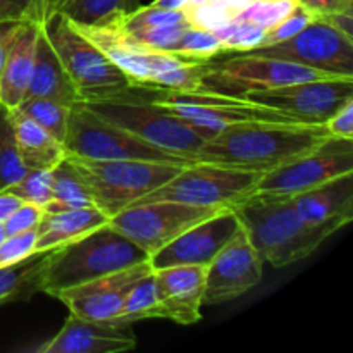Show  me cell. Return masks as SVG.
Returning a JSON list of instances; mask_svg holds the SVG:
<instances>
[{
    "label": "cell",
    "instance_id": "1",
    "mask_svg": "<svg viewBox=\"0 0 353 353\" xmlns=\"http://www.w3.org/2000/svg\"><path fill=\"white\" fill-rule=\"evenodd\" d=\"M333 138L326 124L250 121L224 128L200 148L196 161L268 172Z\"/></svg>",
    "mask_w": 353,
    "mask_h": 353
},
{
    "label": "cell",
    "instance_id": "2",
    "mask_svg": "<svg viewBox=\"0 0 353 353\" xmlns=\"http://www.w3.org/2000/svg\"><path fill=\"white\" fill-rule=\"evenodd\" d=\"M233 210L262 261L278 269L309 257L334 233L303 219L285 196L254 195Z\"/></svg>",
    "mask_w": 353,
    "mask_h": 353
},
{
    "label": "cell",
    "instance_id": "3",
    "mask_svg": "<svg viewBox=\"0 0 353 353\" xmlns=\"http://www.w3.org/2000/svg\"><path fill=\"white\" fill-rule=\"evenodd\" d=\"M145 261H148L147 252L107 223L52 252L41 292L54 296L62 290L85 285Z\"/></svg>",
    "mask_w": 353,
    "mask_h": 353
},
{
    "label": "cell",
    "instance_id": "4",
    "mask_svg": "<svg viewBox=\"0 0 353 353\" xmlns=\"http://www.w3.org/2000/svg\"><path fill=\"white\" fill-rule=\"evenodd\" d=\"M78 28L126 74L131 86L172 92L200 90L202 62L143 47L124 37L112 23Z\"/></svg>",
    "mask_w": 353,
    "mask_h": 353
},
{
    "label": "cell",
    "instance_id": "5",
    "mask_svg": "<svg viewBox=\"0 0 353 353\" xmlns=\"http://www.w3.org/2000/svg\"><path fill=\"white\" fill-rule=\"evenodd\" d=\"M43 31L81 102L117 99L131 86L126 74L61 10L45 21Z\"/></svg>",
    "mask_w": 353,
    "mask_h": 353
},
{
    "label": "cell",
    "instance_id": "6",
    "mask_svg": "<svg viewBox=\"0 0 353 353\" xmlns=\"http://www.w3.org/2000/svg\"><path fill=\"white\" fill-rule=\"evenodd\" d=\"M65 157L71 161L88 186L93 205L109 216V219L174 178L183 168L181 164H171V162L138 161V159L92 161L74 155H65Z\"/></svg>",
    "mask_w": 353,
    "mask_h": 353
},
{
    "label": "cell",
    "instance_id": "7",
    "mask_svg": "<svg viewBox=\"0 0 353 353\" xmlns=\"http://www.w3.org/2000/svg\"><path fill=\"white\" fill-rule=\"evenodd\" d=\"M83 103L103 119L124 128L159 150L186 162H195L200 148L209 140L205 133L193 128L192 124L165 112L164 109L147 100L121 97Z\"/></svg>",
    "mask_w": 353,
    "mask_h": 353
},
{
    "label": "cell",
    "instance_id": "8",
    "mask_svg": "<svg viewBox=\"0 0 353 353\" xmlns=\"http://www.w3.org/2000/svg\"><path fill=\"white\" fill-rule=\"evenodd\" d=\"M264 172L195 161L137 203L171 200L188 205L234 209L255 195ZM134 205V203H133Z\"/></svg>",
    "mask_w": 353,
    "mask_h": 353
},
{
    "label": "cell",
    "instance_id": "9",
    "mask_svg": "<svg viewBox=\"0 0 353 353\" xmlns=\"http://www.w3.org/2000/svg\"><path fill=\"white\" fill-rule=\"evenodd\" d=\"M323 78H343V76L326 74L295 62L268 57L254 52H241L221 62H214V59H210L200 65L202 92L233 97H247L250 93Z\"/></svg>",
    "mask_w": 353,
    "mask_h": 353
},
{
    "label": "cell",
    "instance_id": "10",
    "mask_svg": "<svg viewBox=\"0 0 353 353\" xmlns=\"http://www.w3.org/2000/svg\"><path fill=\"white\" fill-rule=\"evenodd\" d=\"M65 155H74L92 161H138L192 164L183 159L159 150L154 145L140 140L124 128L103 119L90 110L83 102L74 103L69 114L68 133L64 138Z\"/></svg>",
    "mask_w": 353,
    "mask_h": 353
},
{
    "label": "cell",
    "instance_id": "11",
    "mask_svg": "<svg viewBox=\"0 0 353 353\" xmlns=\"http://www.w3.org/2000/svg\"><path fill=\"white\" fill-rule=\"evenodd\" d=\"M224 209L188 205V203L157 200V202L134 203L110 217L109 224L121 234L130 238L148 259L174 238L192 226L212 217Z\"/></svg>",
    "mask_w": 353,
    "mask_h": 353
},
{
    "label": "cell",
    "instance_id": "12",
    "mask_svg": "<svg viewBox=\"0 0 353 353\" xmlns=\"http://www.w3.org/2000/svg\"><path fill=\"white\" fill-rule=\"evenodd\" d=\"M347 172H353V140L330 138L316 150L264 172L255 195L290 199Z\"/></svg>",
    "mask_w": 353,
    "mask_h": 353
},
{
    "label": "cell",
    "instance_id": "13",
    "mask_svg": "<svg viewBox=\"0 0 353 353\" xmlns=\"http://www.w3.org/2000/svg\"><path fill=\"white\" fill-rule=\"evenodd\" d=\"M250 52L295 62L326 74L353 78V40L321 17L288 40Z\"/></svg>",
    "mask_w": 353,
    "mask_h": 353
},
{
    "label": "cell",
    "instance_id": "14",
    "mask_svg": "<svg viewBox=\"0 0 353 353\" xmlns=\"http://www.w3.org/2000/svg\"><path fill=\"white\" fill-rule=\"evenodd\" d=\"M245 99L271 107L303 124L326 121L353 99V78H323L250 93Z\"/></svg>",
    "mask_w": 353,
    "mask_h": 353
},
{
    "label": "cell",
    "instance_id": "15",
    "mask_svg": "<svg viewBox=\"0 0 353 353\" xmlns=\"http://www.w3.org/2000/svg\"><path fill=\"white\" fill-rule=\"evenodd\" d=\"M262 265L264 261L250 243L243 228H240L233 240L207 265L203 303L216 305L250 292L261 283Z\"/></svg>",
    "mask_w": 353,
    "mask_h": 353
},
{
    "label": "cell",
    "instance_id": "16",
    "mask_svg": "<svg viewBox=\"0 0 353 353\" xmlns=\"http://www.w3.org/2000/svg\"><path fill=\"white\" fill-rule=\"evenodd\" d=\"M150 271L152 264L148 259L141 264L102 276V278L85 283V285L62 290V292L55 293L54 299L61 300L72 316L110 324L123 312L124 300L134 283Z\"/></svg>",
    "mask_w": 353,
    "mask_h": 353
},
{
    "label": "cell",
    "instance_id": "17",
    "mask_svg": "<svg viewBox=\"0 0 353 353\" xmlns=\"http://www.w3.org/2000/svg\"><path fill=\"white\" fill-rule=\"evenodd\" d=\"M241 228L233 209H224L186 230L150 257L152 269L169 265H209Z\"/></svg>",
    "mask_w": 353,
    "mask_h": 353
},
{
    "label": "cell",
    "instance_id": "18",
    "mask_svg": "<svg viewBox=\"0 0 353 353\" xmlns=\"http://www.w3.org/2000/svg\"><path fill=\"white\" fill-rule=\"evenodd\" d=\"M205 265H169L154 269L159 317L190 326L202 319Z\"/></svg>",
    "mask_w": 353,
    "mask_h": 353
},
{
    "label": "cell",
    "instance_id": "19",
    "mask_svg": "<svg viewBox=\"0 0 353 353\" xmlns=\"http://www.w3.org/2000/svg\"><path fill=\"white\" fill-rule=\"evenodd\" d=\"M137 338L130 326H112L69 314L61 331L37 350L40 353H119L133 350Z\"/></svg>",
    "mask_w": 353,
    "mask_h": 353
},
{
    "label": "cell",
    "instance_id": "20",
    "mask_svg": "<svg viewBox=\"0 0 353 353\" xmlns=\"http://www.w3.org/2000/svg\"><path fill=\"white\" fill-rule=\"evenodd\" d=\"M112 24L130 40L169 54H174L181 34L190 26H195L185 7L164 9L154 3L148 7L140 6L133 12L112 21Z\"/></svg>",
    "mask_w": 353,
    "mask_h": 353
},
{
    "label": "cell",
    "instance_id": "21",
    "mask_svg": "<svg viewBox=\"0 0 353 353\" xmlns=\"http://www.w3.org/2000/svg\"><path fill=\"white\" fill-rule=\"evenodd\" d=\"M290 199L303 219L336 233L353 219V172L338 176Z\"/></svg>",
    "mask_w": 353,
    "mask_h": 353
},
{
    "label": "cell",
    "instance_id": "22",
    "mask_svg": "<svg viewBox=\"0 0 353 353\" xmlns=\"http://www.w3.org/2000/svg\"><path fill=\"white\" fill-rule=\"evenodd\" d=\"M41 24L23 23L14 37L0 76V103L16 109L24 100L34 65V48Z\"/></svg>",
    "mask_w": 353,
    "mask_h": 353
},
{
    "label": "cell",
    "instance_id": "23",
    "mask_svg": "<svg viewBox=\"0 0 353 353\" xmlns=\"http://www.w3.org/2000/svg\"><path fill=\"white\" fill-rule=\"evenodd\" d=\"M26 97H43V99L57 100L68 107L81 102L78 90L72 85L68 71L45 34L43 24L37 38L33 74H31Z\"/></svg>",
    "mask_w": 353,
    "mask_h": 353
},
{
    "label": "cell",
    "instance_id": "24",
    "mask_svg": "<svg viewBox=\"0 0 353 353\" xmlns=\"http://www.w3.org/2000/svg\"><path fill=\"white\" fill-rule=\"evenodd\" d=\"M109 216L97 207L83 209L57 210L43 212L40 224L37 226V247L34 250L43 252L68 245L85 234L92 233L97 228L109 223Z\"/></svg>",
    "mask_w": 353,
    "mask_h": 353
},
{
    "label": "cell",
    "instance_id": "25",
    "mask_svg": "<svg viewBox=\"0 0 353 353\" xmlns=\"http://www.w3.org/2000/svg\"><path fill=\"white\" fill-rule=\"evenodd\" d=\"M12 110L19 157L26 169H52L65 159L64 145L38 126L30 117Z\"/></svg>",
    "mask_w": 353,
    "mask_h": 353
},
{
    "label": "cell",
    "instance_id": "26",
    "mask_svg": "<svg viewBox=\"0 0 353 353\" xmlns=\"http://www.w3.org/2000/svg\"><path fill=\"white\" fill-rule=\"evenodd\" d=\"M54 250L34 252L16 264L0 268V307L24 302L41 292L48 259Z\"/></svg>",
    "mask_w": 353,
    "mask_h": 353
},
{
    "label": "cell",
    "instance_id": "27",
    "mask_svg": "<svg viewBox=\"0 0 353 353\" xmlns=\"http://www.w3.org/2000/svg\"><path fill=\"white\" fill-rule=\"evenodd\" d=\"M95 207L90 190L68 157L52 169V202L45 212Z\"/></svg>",
    "mask_w": 353,
    "mask_h": 353
},
{
    "label": "cell",
    "instance_id": "28",
    "mask_svg": "<svg viewBox=\"0 0 353 353\" xmlns=\"http://www.w3.org/2000/svg\"><path fill=\"white\" fill-rule=\"evenodd\" d=\"M140 7V0H65L61 12L78 26H102Z\"/></svg>",
    "mask_w": 353,
    "mask_h": 353
},
{
    "label": "cell",
    "instance_id": "29",
    "mask_svg": "<svg viewBox=\"0 0 353 353\" xmlns=\"http://www.w3.org/2000/svg\"><path fill=\"white\" fill-rule=\"evenodd\" d=\"M16 110L23 116L30 117L31 121H34L38 126L43 128L47 133H50L52 137L57 138L64 145L71 107L64 105L57 100L43 99V97H26L16 107Z\"/></svg>",
    "mask_w": 353,
    "mask_h": 353
},
{
    "label": "cell",
    "instance_id": "30",
    "mask_svg": "<svg viewBox=\"0 0 353 353\" xmlns=\"http://www.w3.org/2000/svg\"><path fill=\"white\" fill-rule=\"evenodd\" d=\"M26 172L17 150L12 110L0 103V192L19 181Z\"/></svg>",
    "mask_w": 353,
    "mask_h": 353
},
{
    "label": "cell",
    "instance_id": "31",
    "mask_svg": "<svg viewBox=\"0 0 353 353\" xmlns=\"http://www.w3.org/2000/svg\"><path fill=\"white\" fill-rule=\"evenodd\" d=\"M152 317H159L154 269L134 283V286L130 290L126 300H124L123 312L110 324L112 326H131L137 321L152 319Z\"/></svg>",
    "mask_w": 353,
    "mask_h": 353
},
{
    "label": "cell",
    "instance_id": "32",
    "mask_svg": "<svg viewBox=\"0 0 353 353\" xmlns=\"http://www.w3.org/2000/svg\"><path fill=\"white\" fill-rule=\"evenodd\" d=\"M224 54V47L212 30L200 26H190L179 38L174 48V55L205 62Z\"/></svg>",
    "mask_w": 353,
    "mask_h": 353
},
{
    "label": "cell",
    "instance_id": "33",
    "mask_svg": "<svg viewBox=\"0 0 353 353\" xmlns=\"http://www.w3.org/2000/svg\"><path fill=\"white\" fill-rule=\"evenodd\" d=\"M212 31L219 38L221 43H223L224 52H236V54L259 48L265 34L262 28L255 26V24L248 23V21L238 19V17H234L228 24Z\"/></svg>",
    "mask_w": 353,
    "mask_h": 353
},
{
    "label": "cell",
    "instance_id": "34",
    "mask_svg": "<svg viewBox=\"0 0 353 353\" xmlns=\"http://www.w3.org/2000/svg\"><path fill=\"white\" fill-rule=\"evenodd\" d=\"M55 10L57 0H0V23L43 24Z\"/></svg>",
    "mask_w": 353,
    "mask_h": 353
},
{
    "label": "cell",
    "instance_id": "35",
    "mask_svg": "<svg viewBox=\"0 0 353 353\" xmlns=\"http://www.w3.org/2000/svg\"><path fill=\"white\" fill-rule=\"evenodd\" d=\"M7 190L19 196L24 203H31L45 210V207L52 202V171L28 169L26 174Z\"/></svg>",
    "mask_w": 353,
    "mask_h": 353
},
{
    "label": "cell",
    "instance_id": "36",
    "mask_svg": "<svg viewBox=\"0 0 353 353\" xmlns=\"http://www.w3.org/2000/svg\"><path fill=\"white\" fill-rule=\"evenodd\" d=\"M295 6H299L295 0H252L247 7L238 12L236 17L268 31Z\"/></svg>",
    "mask_w": 353,
    "mask_h": 353
},
{
    "label": "cell",
    "instance_id": "37",
    "mask_svg": "<svg viewBox=\"0 0 353 353\" xmlns=\"http://www.w3.org/2000/svg\"><path fill=\"white\" fill-rule=\"evenodd\" d=\"M314 19H316V16H314L312 12L303 9L302 6H295L285 17H283V19H279L274 26H271L268 31H265L261 47H265V45H274V43H279V41L288 40V38H292L293 34L299 33L300 30H303L307 24L312 23Z\"/></svg>",
    "mask_w": 353,
    "mask_h": 353
},
{
    "label": "cell",
    "instance_id": "38",
    "mask_svg": "<svg viewBox=\"0 0 353 353\" xmlns=\"http://www.w3.org/2000/svg\"><path fill=\"white\" fill-rule=\"evenodd\" d=\"M34 247H37V230L10 234L0 245V268L16 264L23 259L30 257L31 254L37 252Z\"/></svg>",
    "mask_w": 353,
    "mask_h": 353
},
{
    "label": "cell",
    "instance_id": "39",
    "mask_svg": "<svg viewBox=\"0 0 353 353\" xmlns=\"http://www.w3.org/2000/svg\"><path fill=\"white\" fill-rule=\"evenodd\" d=\"M45 210L40 209L37 205H31V203H23V205L17 207L12 214L9 216V219L3 223V230H6L7 236L17 233H24V231L37 230V226L40 224L41 216H43Z\"/></svg>",
    "mask_w": 353,
    "mask_h": 353
},
{
    "label": "cell",
    "instance_id": "40",
    "mask_svg": "<svg viewBox=\"0 0 353 353\" xmlns=\"http://www.w3.org/2000/svg\"><path fill=\"white\" fill-rule=\"evenodd\" d=\"M326 128L333 138L353 140V99L326 121Z\"/></svg>",
    "mask_w": 353,
    "mask_h": 353
},
{
    "label": "cell",
    "instance_id": "41",
    "mask_svg": "<svg viewBox=\"0 0 353 353\" xmlns=\"http://www.w3.org/2000/svg\"><path fill=\"white\" fill-rule=\"evenodd\" d=\"M295 2L312 12L316 17L348 12L353 9V0H295Z\"/></svg>",
    "mask_w": 353,
    "mask_h": 353
},
{
    "label": "cell",
    "instance_id": "42",
    "mask_svg": "<svg viewBox=\"0 0 353 353\" xmlns=\"http://www.w3.org/2000/svg\"><path fill=\"white\" fill-rule=\"evenodd\" d=\"M21 24L23 23H0V76H2L3 65H6L9 48Z\"/></svg>",
    "mask_w": 353,
    "mask_h": 353
},
{
    "label": "cell",
    "instance_id": "43",
    "mask_svg": "<svg viewBox=\"0 0 353 353\" xmlns=\"http://www.w3.org/2000/svg\"><path fill=\"white\" fill-rule=\"evenodd\" d=\"M23 200L19 196H16L14 193H10L9 190H2L0 192V224L6 223L9 219L10 214L17 209L19 205H23Z\"/></svg>",
    "mask_w": 353,
    "mask_h": 353
},
{
    "label": "cell",
    "instance_id": "44",
    "mask_svg": "<svg viewBox=\"0 0 353 353\" xmlns=\"http://www.w3.org/2000/svg\"><path fill=\"white\" fill-rule=\"evenodd\" d=\"M7 238V234H6V230H3V224H0V245L3 243V240H6Z\"/></svg>",
    "mask_w": 353,
    "mask_h": 353
},
{
    "label": "cell",
    "instance_id": "45",
    "mask_svg": "<svg viewBox=\"0 0 353 353\" xmlns=\"http://www.w3.org/2000/svg\"><path fill=\"white\" fill-rule=\"evenodd\" d=\"M65 2V0H57V6H59V9H61V6H62V3H64Z\"/></svg>",
    "mask_w": 353,
    "mask_h": 353
}]
</instances>
